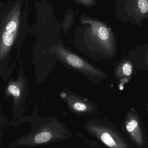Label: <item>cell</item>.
Wrapping results in <instances>:
<instances>
[{
    "mask_svg": "<svg viewBox=\"0 0 148 148\" xmlns=\"http://www.w3.org/2000/svg\"><path fill=\"white\" fill-rule=\"evenodd\" d=\"M81 26L74 34L75 47L86 56L96 61L113 59L116 53L114 34L102 21L83 14L79 21Z\"/></svg>",
    "mask_w": 148,
    "mask_h": 148,
    "instance_id": "1",
    "label": "cell"
},
{
    "mask_svg": "<svg viewBox=\"0 0 148 148\" xmlns=\"http://www.w3.org/2000/svg\"><path fill=\"white\" fill-rule=\"evenodd\" d=\"M61 27L62 26L57 21L55 24L47 23V21L45 23L40 13L37 12L38 49L36 57L40 82L47 79L58 62L49 51L53 47L63 42L61 38Z\"/></svg>",
    "mask_w": 148,
    "mask_h": 148,
    "instance_id": "2",
    "label": "cell"
},
{
    "mask_svg": "<svg viewBox=\"0 0 148 148\" xmlns=\"http://www.w3.org/2000/svg\"><path fill=\"white\" fill-rule=\"evenodd\" d=\"M73 136L72 131L57 118L39 117L33 125V129L22 140L21 145L34 147L44 146L67 140Z\"/></svg>",
    "mask_w": 148,
    "mask_h": 148,
    "instance_id": "3",
    "label": "cell"
},
{
    "mask_svg": "<svg viewBox=\"0 0 148 148\" xmlns=\"http://www.w3.org/2000/svg\"><path fill=\"white\" fill-rule=\"evenodd\" d=\"M49 53L65 67L77 72L90 82H100L108 77L101 69L71 51L63 42L53 47Z\"/></svg>",
    "mask_w": 148,
    "mask_h": 148,
    "instance_id": "4",
    "label": "cell"
},
{
    "mask_svg": "<svg viewBox=\"0 0 148 148\" xmlns=\"http://www.w3.org/2000/svg\"><path fill=\"white\" fill-rule=\"evenodd\" d=\"M87 132L108 148H133L127 139L109 122L91 119L86 122Z\"/></svg>",
    "mask_w": 148,
    "mask_h": 148,
    "instance_id": "5",
    "label": "cell"
},
{
    "mask_svg": "<svg viewBox=\"0 0 148 148\" xmlns=\"http://www.w3.org/2000/svg\"><path fill=\"white\" fill-rule=\"evenodd\" d=\"M60 97L67 105L70 111L79 115H89L97 112L95 103L69 91H63Z\"/></svg>",
    "mask_w": 148,
    "mask_h": 148,
    "instance_id": "6",
    "label": "cell"
},
{
    "mask_svg": "<svg viewBox=\"0 0 148 148\" xmlns=\"http://www.w3.org/2000/svg\"><path fill=\"white\" fill-rule=\"evenodd\" d=\"M124 127L130 137L138 147H146L147 135L138 116L134 111L128 114L124 123Z\"/></svg>",
    "mask_w": 148,
    "mask_h": 148,
    "instance_id": "7",
    "label": "cell"
},
{
    "mask_svg": "<svg viewBox=\"0 0 148 148\" xmlns=\"http://www.w3.org/2000/svg\"><path fill=\"white\" fill-rule=\"evenodd\" d=\"M132 65L128 62H123L120 64L116 71L117 77L120 78L123 76H129L132 73Z\"/></svg>",
    "mask_w": 148,
    "mask_h": 148,
    "instance_id": "8",
    "label": "cell"
},
{
    "mask_svg": "<svg viewBox=\"0 0 148 148\" xmlns=\"http://www.w3.org/2000/svg\"><path fill=\"white\" fill-rule=\"evenodd\" d=\"M73 1L76 3L88 8L95 7L97 6V4L96 0H73Z\"/></svg>",
    "mask_w": 148,
    "mask_h": 148,
    "instance_id": "9",
    "label": "cell"
},
{
    "mask_svg": "<svg viewBox=\"0 0 148 148\" xmlns=\"http://www.w3.org/2000/svg\"><path fill=\"white\" fill-rule=\"evenodd\" d=\"M8 91L14 97L18 98L21 95V90L15 84H10L8 87Z\"/></svg>",
    "mask_w": 148,
    "mask_h": 148,
    "instance_id": "10",
    "label": "cell"
},
{
    "mask_svg": "<svg viewBox=\"0 0 148 148\" xmlns=\"http://www.w3.org/2000/svg\"><path fill=\"white\" fill-rule=\"evenodd\" d=\"M139 8L140 11L143 14L148 11V2L147 0H139Z\"/></svg>",
    "mask_w": 148,
    "mask_h": 148,
    "instance_id": "11",
    "label": "cell"
},
{
    "mask_svg": "<svg viewBox=\"0 0 148 148\" xmlns=\"http://www.w3.org/2000/svg\"><path fill=\"white\" fill-rule=\"evenodd\" d=\"M4 5H5V4L3 2H0V12H1V10H2L3 8L4 7Z\"/></svg>",
    "mask_w": 148,
    "mask_h": 148,
    "instance_id": "12",
    "label": "cell"
}]
</instances>
